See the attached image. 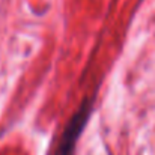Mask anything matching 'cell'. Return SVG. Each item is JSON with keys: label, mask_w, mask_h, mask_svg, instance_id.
Masks as SVG:
<instances>
[{"label": "cell", "mask_w": 155, "mask_h": 155, "mask_svg": "<svg viewBox=\"0 0 155 155\" xmlns=\"http://www.w3.org/2000/svg\"><path fill=\"white\" fill-rule=\"evenodd\" d=\"M89 105H91V103H84L83 107L72 116L68 128L63 131V136L59 142L56 155H72L75 142L78 139V134H80L83 125L86 124V119H87V114H89Z\"/></svg>", "instance_id": "obj_1"}]
</instances>
